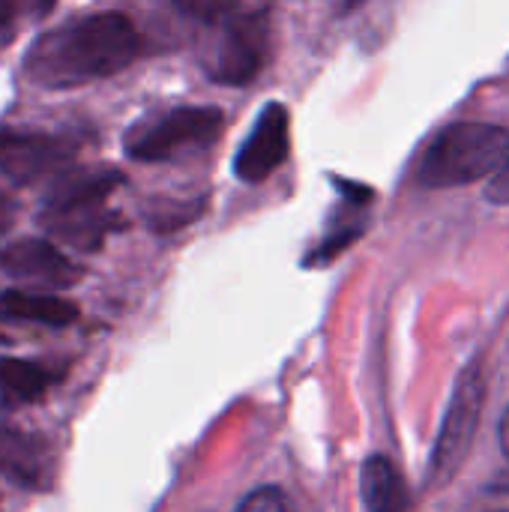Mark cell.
I'll use <instances>...</instances> for the list:
<instances>
[{"mask_svg":"<svg viewBox=\"0 0 509 512\" xmlns=\"http://www.w3.org/2000/svg\"><path fill=\"white\" fill-rule=\"evenodd\" d=\"M120 183L123 174L117 171H87L66 177L51 189L45 201V228L78 249H96L114 228V216L105 210V198Z\"/></svg>","mask_w":509,"mask_h":512,"instance_id":"3","label":"cell"},{"mask_svg":"<svg viewBox=\"0 0 509 512\" xmlns=\"http://www.w3.org/2000/svg\"><path fill=\"white\" fill-rule=\"evenodd\" d=\"M483 399H486L483 372H480V366H468L456 384L453 402H450L444 426H441V438H438V447L432 456V483L444 486L462 468V462L474 444V435H477Z\"/></svg>","mask_w":509,"mask_h":512,"instance_id":"6","label":"cell"},{"mask_svg":"<svg viewBox=\"0 0 509 512\" xmlns=\"http://www.w3.org/2000/svg\"><path fill=\"white\" fill-rule=\"evenodd\" d=\"M0 315L45 327H69L78 318V306L66 297L48 294V291H3L0 294Z\"/></svg>","mask_w":509,"mask_h":512,"instance_id":"12","label":"cell"},{"mask_svg":"<svg viewBox=\"0 0 509 512\" xmlns=\"http://www.w3.org/2000/svg\"><path fill=\"white\" fill-rule=\"evenodd\" d=\"M255 3H261V0H177V6H180L189 18L201 21L204 27L219 24V21L237 15V12H243V9H249V6H255Z\"/></svg>","mask_w":509,"mask_h":512,"instance_id":"14","label":"cell"},{"mask_svg":"<svg viewBox=\"0 0 509 512\" xmlns=\"http://www.w3.org/2000/svg\"><path fill=\"white\" fill-rule=\"evenodd\" d=\"M210 45H207V72L219 84H249L270 48V15L264 3H255L219 24H210Z\"/></svg>","mask_w":509,"mask_h":512,"instance_id":"4","label":"cell"},{"mask_svg":"<svg viewBox=\"0 0 509 512\" xmlns=\"http://www.w3.org/2000/svg\"><path fill=\"white\" fill-rule=\"evenodd\" d=\"M0 477L24 492H48L54 483V456L45 438L0 426Z\"/></svg>","mask_w":509,"mask_h":512,"instance_id":"10","label":"cell"},{"mask_svg":"<svg viewBox=\"0 0 509 512\" xmlns=\"http://www.w3.org/2000/svg\"><path fill=\"white\" fill-rule=\"evenodd\" d=\"M78 153V144L66 135L0 129V174L18 186L36 183L66 168Z\"/></svg>","mask_w":509,"mask_h":512,"instance_id":"7","label":"cell"},{"mask_svg":"<svg viewBox=\"0 0 509 512\" xmlns=\"http://www.w3.org/2000/svg\"><path fill=\"white\" fill-rule=\"evenodd\" d=\"M486 198H489L492 204H509V156H507V162L498 168V174L489 180V186H486Z\"/></svg>","mask_w":509,"mask_h":512,"instance_id":"18","label":"cell"},{"mask_svg":"<svg viewBox=\"0 0 509 512\" xmlns=\"http://www.w3.org/2000/svg\"><path fill=\"white\" fill-rule=\"evenodd\" d=\"M291 147V120L282 102H270L261 108L252 132L234 156V174L243 183L267 180L288 156Z\"/></svg>","mask_w":509,"mask_h":512,"instance_id":"8","label":"cell"},{"mask_svg":"<svg viewBox=\"0 0 509 512\" xmlns=\"http://www.w3.org/2000/svg\"><path fill=\"white\" fill-rule=\"evenodd\" d=\"M360 492L369 512H408L411 492L402 471L387 456H372L360 474Z\"/></svg>","mask_w":509,"mask_h":512,"instance_id":"11","label":"cell"},{"mask_svg":"<svg viewBox=\"0 0 509 512\" xmlns=\"http://www.w3.org/2000/svg\"><path fill=\"white\" fill-rule=\"evenodd\" d=\"M222 126L225 120L219 108H171L132 126L126 135V153L138 162H168L210 147Z\"/></svg>","mask_w":509,"mask_h":512,"instance_id":"5","label":"cell"},{"mask_svg":"<svg viewBox=\"0 0 509 512\" xmlns=\"http://www.w3.org/2000/svg\"><path fill=\"white\" fill-rule=\"evenodd\" d=\"M12 222H15V204H12V198L0 195V234H6Z\"/></svg>","mask_w":509,"mask_h":512,"instance_id":"19","label":"cell"},{"mask_svg":"<svg viewBox=\"0 0 509 512\" xmlns=\"http://www.w3.org/2000/svg\"><path fill=\"white\" fill-rule=\"evenodd\" d=\"M509 156V132L492 123H453L435 135L423 162L420 183L429 189L468 186L495 177Z\"/></svg>","mask_w":509,"mask_h":512,"instance_id":"2","label":"cell"},{"mask_svg":"<svg viewBox=\"0 0 509 512\" xmlns=\"http://www.w3.org/2000/svg\"><path fill=\"white\" fill-rule=\"evenodd\" d=\"M141 51V36L123 12H93L45 30L24 57V75L48 90H66L123 72Z\"/></svg>","mask_w":509,"mask_h":512,"instance_id":"1","label":"cell"},{"mask_svg":"<svg viewBox=\"0 0 509 512\" xmlns=\"http://www.w3.org/2000/svg\"><path fill=\"white\" fill-rule=\"evenodd\" d=\"M0 273L18 282L63 291L81 282L84 270L75 261H69L54 243L39 240V237H21L0 249Z\"/></svg>","mask_w":509,"mask_h":512,"instance_id":"9","label":"cell"},{"mask_svg":"<svg viewBox=\"0 0 509 512\" xmlns=\"http://www.w3.org/2000/svg\"><path fill=\"white\" fill-rule=\"evenodd\" d=\"M483 512H509V474L495 477L483 489Z\"/></svg>","mask_w":509,"mask_h":512,"instance_id":"17","label":"cell"},{"mask_svg":"<svg viewBox=\"0 0 509 512\" xmlns=\"http://www.w3.org/2000/svg\"><path fill=\"white\" fill-rule=\"evenodd\" d=\"M54 3L57 0H0V39L24 27L27 21L45 18Z\"/></svg>","mask_w":509,"mask_h":512,"instance_id":"15","label":"cell"},{"mask_svg":"<svg viewBox=\"0 0 509 512\" xmlns=\"http://www.w3.org/2000/svg\"><path fill=\"white\" fill-rule=\"evenodd\" d=\"M0 342H3V333H0Z\"/></svg>","mask_w":509,"mask_h":512,"instance_id":"21","label":"cell"},{"mask_svg":"<svg viewBox=\"0 0 509 512\" xmlns=\"http://www.w3.org/2000/svg\"><path fill=\"white\" fill-rule=\"evenodd\" d=\"M60 381L57 372H51L42 363L33 360H15V357H3L0 360V399L12 408L21 405H33L39 399H45V393Z\"/></svg>","mask_w":509,"mask_h":512,"instance_id":"13","label":"cell"},{"mask_svg":"<svg viewBox=\"0 0 509 512\" xmlns=\"http://www.w3.org/2000/svg\"><path fill=\"white\" fill-rule=\"evenodd\" d=\"M501 447H504V453H507L509 459V408L507 414H504V420H501Z\"/></svg>","mask_w":509,"mask_h":512,"instance_id":"20","label":"cell"},{"mask_svg":"<svg viewBox=\"0 0 509 512\" xmlns=\"http://www.w3.org/2000/svg\"><path fill=\"white\" fill-rule=\"evenodd\" d=\"M237 512H291V507H288V498L279 489L264 486V489H255L252 495H246Z\"/></svg>","mask_w":509,"mask_h":512,"instance_id":"16","label":"cell"}]
</instances>
